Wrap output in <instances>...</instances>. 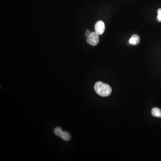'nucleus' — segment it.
I'll return each mask as SVG.
<instances>
[{"label":"nucleus","mask_w":161,"mask_h":161,"mask_svg":"<svg viewBox=\"0 0 161 161\" xmlns=\"http://www.w3.org/2000/svg\"><path fill=\"white\" fill-rule=\"evenodd\" d=\"M62 132V129L60 127H57L54 129V133L57 136H58V137H60Z\"/></svg>","instance_id":"obj_7"},{"label":"nucleus","mask_w":161,"mask_h":161,"mask_svg":"<svg viewBox=\"0 0 161 161\" xmlns=\"http://www.w3.org/2000/svg\"><path fill=\"white\" fill-rule=\"evenodd\" d=\"M157 20L158 22H161V8L157 10Z\"/></svg>","instance_id":"obj_8"},{"label":"nucleus","mask_w":161,"mask_h":161,"mask_svg":"<svg viewBox=\"0 0 161 161\" xmlns=\"http://www.w3.org/2000/svg\"><path fill=\"white\" fill-rule=\"evenodd\" d=\"M95 32L99 35H101L104 33L105 30V26L103 21H98L95 26Z\"/></svg>","instance_id":"obj_3"},{"label":"nucleus","mask_w":161,"mask_h":161,"mask_svg":"<svg viewBox=\"0 0 161 161\" xmlns=\"http://www.w3.org/2000/svg\"><path fill=\"white\" fill-rule=\"evenodd\" d=\"M96 93L102 97H107L111 95L112 89L111 86L102 82H98L94 86Z\"/></svg>","instance_id":"obj_1"},{"label":"nucleus","mask_w":161,"mask_h":161,"mask_svg":"<svg viewBox=\"0 0 161 161\" xmlns=\"http://www.w3.org/2000/svg\"><path fill=\"white\" fill-rule=\"evenodd\" d=\"M152 115L154 117H161V110L157 107H154L151 111Z\"/></svg>","instance_id":"obj_6"},{"label":"nucleus","mask_w":161,"mask_h":161,"mask_svg":"<svg viewBox=\"0 0 161 161\" xmlns=\"http://www.w3.org/2000/svg\"><path fill=\"white\" fill-rule=\"evenodd\" d=\"M91 32H90V31L89 30H87V31L86 32V33H85V36H86L87 38H88V37H89V36H90V34H91Z\"/></svg>","instance_id":"obj_9"},{"label":"nucleus","mask_w":161,"mask_h":161,"mask_svg":"<svg viewBox=\"0 0 161 161\" xmlns=\"http://www.w3.org/2000/svg\"><path fill=\"white\" fill-rule=\"evenodd\" d=\"M140 41V38L137 35H133L131 37L129 43L133 45H137Z\"/></svg>","instance_id":"obj_4"},{"label":"nucleus","mask_w":161,"mask_h":161,"mask_svg":"<svg viewBox=\"0 0 161 161\" xmlns=\"http://www.w3.org/2000/svg\"><path fill=\"white\" fill-rule=\"evenodd\" d=\"M60 137L65 141H68L71 139V136L67 132H62Z\"/></svg>","instance_id":"obj_5"},{"label":"nucleus","mask_w":161,"mask_h":161,"mask_svg":"<svg viewBox=\"0 0 161 161\" xmlns=\"http://www.w3.org/2000/svg\"><path fill=\"white\" fill-rule=\"evenodd\" d=\"M99 40V35L96 32H93L91 33L90 35L87 38V41L90 45L95 46L98 44Z\"/></svg>","instance_id":"obj_2"}]
</instances>
